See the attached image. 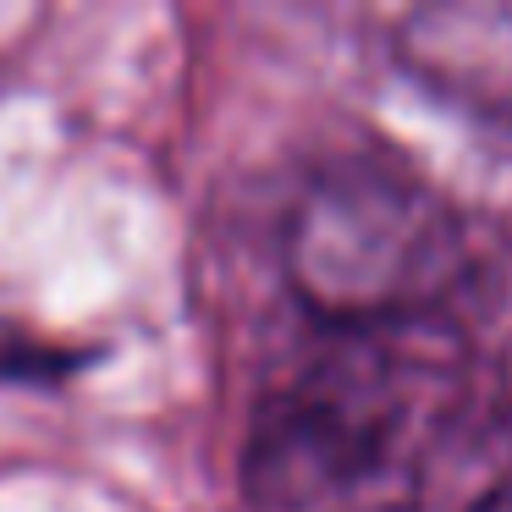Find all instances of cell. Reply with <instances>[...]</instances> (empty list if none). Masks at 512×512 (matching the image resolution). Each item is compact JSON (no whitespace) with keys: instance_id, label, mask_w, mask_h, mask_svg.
Segmentation results:
<instances>
[{"instance_id":"obj_1","label":"cell","mask_w":512,"mask_h":512,"mask_svg":"<svg viewBox=\"0 0 512 512\" xmlns=\"http://www.w3.org/2000/svg\"><path fill=\"white\" fill-rule=\"evenodd\" d=\"M380 331H336L254 413L243 446L248 512H397L408 496L413 397Z\"/></svg>"},{"instance_id":"obj_2","label":"cell","mask_w":512,"mask_h":512,"mask_svg":"<svg viewBox=\"0 0 512 512\" xmlns=\"http://www.w3.org/2000/svg\"><path fill=\"white\" fill-rule=\"evenodd\" d=\"M452 226L424 188L375 166L325 171L287 221V281L331 331H380L441 281Z\"/></svg>"},{"instance_id":"obj_3","label":"cell","mask_w":512,"mask_h":512,"mask_svg":"<svg viewBox=\"0 0 512 512\" xmlns=\"http://www.w3.org/2000/svg\"><path fill=\"white\" fill-rule=\"evenodd\" d=\"M105 347L67 342V336L39 331L23 314H0V386L23 391H61L67 380H78L89 364H100Z\"/></svg>"},{"instance_id":"obj_4","label":"cell","mask_w":512,"mask_h":512,"mask_svg":"<svg viewBox=\"0 0 512 512\" xmlns=\"http://www.w3.org/2000/svg\"><path fill=\"white\" fill-rule=\"evenodd\" d=\"M479 512H512V496H496V501H485Z\"/></svg>"}]
</instances>
